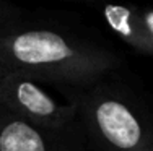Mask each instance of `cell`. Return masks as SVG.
I'll return each mask as SVG.
<instances>
[{
  "label": "cell",
  "instance_id": "6da1fadb",
  "mask_svg": "<svg viewBox=\"0 0 153 151\" xmlns=\"http://www.w3.org/2000/svg\"><path fill=\"white\" fill-rule=\"evenodd\" d=\"M122 63L109 46L68 26L25 15L0 28V78L20 71L64 91L96 83Z\"/></svg>",
  "mask_w": 153,
  "mask_h": 151
},
{
  "label": "cell",
  "instance_id": "277c9868",
  "mask_svg": "<svg viewBox=\"0 0 153 151\" xmlns=\"http://www.w3.org/2000/svg\"><path fill=\"white\" fill-rule=\"evenodd\" d=\"M0 151H88L82 128L51 132L23 120L0 104Z\"/></svg>",
  "mask_w": 153,
  "mask_h": 151
},
{
  "label": "cell",
  "instance_id": "3957f363",
  "mask_svg": "<svg viewBox=\"0 0 153 151\" xmlns=\"http://www.w3.org/2000/svg\"><path fill=\"white\" fill-rule=\"evenodd\" d=\"M0 104L20 119L44 130L70 132L80 127L74 104L57 101L41 83L20 71L0 78Z\"/></svg>",
  "mask_w": 153,
  "mask_h": 151
},
{
  "label": "cell",
  "instance_id": "52a82bcc",
  "mask_svg": "<svg viewBox=\"0 0 153 151\" xmlns=\"http://www.w3.org/2000/svg\"><path fill=\"white\" fill-rule=\"evenodd\" d=\"M142 13V20H143V24L147 28L150 38L153 39V7L152 8H140Z\"/></svg>",
  "mask_w": 153,
  "mask_h": 151
},
{
  "label": "cell",
  "instance_id": "8992f818",
  "mask_svg": "<svg viewBox=\"0 0 153 151\" xmlns=\"http://www.w3.org/2000/svg\"><path fill=\"white\" fill-rule=\"evenodd\" d=\"M26 13H25L23 8L13 5L10 2H5V0H0V28L5 26L8 23H13V21L23 18Z\"/></svg>",
  "mask_w": 153,
  "mask_h": 151
},
{
  "label": "cell",
  "instance_id": "7a4b0ae2",
  "mask_svg": "<svg viewBox=\"0 0 153 151\" xmlns=\"http://www.w3.org/2000/svg\"><path fill=\"white\" fill-rule=\"evenodd\" d=\"M62 93L76 107L88 151H153L152 114L116 73Z\"/></svg>",
  "mask_w": 153,
  "mask_h": 151
},
{
  "label": "cell",
  "instance_id": "5b68a950",
  "mask_svg": "<svg viewBox=\"0 0 153 151\" xmlns=\"http://www.w3.org/2000/svg\"><path fill=\"white\" fill-rule=\"evenodd\" d=\"M98 10L108 28L122 42H126L137 54L153 57V39L143 24L138 7L103 3L98 5Z\"/></svg>",
  "mask_w": 153,
  "mask_h": 151
}]
</instances>
